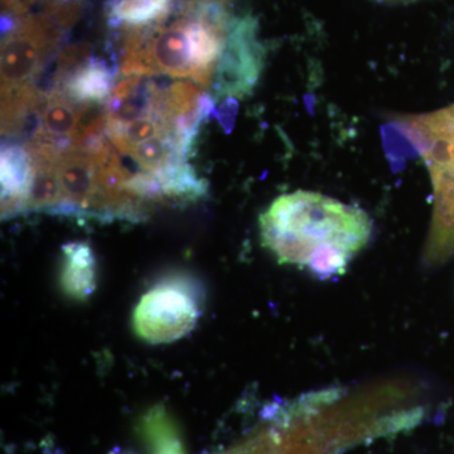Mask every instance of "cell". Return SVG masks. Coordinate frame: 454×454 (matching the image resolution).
<instances>
[{
  "label": "cell",
  "instance_id": "1",
  "mask_svg": "<svg viewBox=\"0 0 454 454\" xmlns=\"http://www.w3.org/2000/svg\"><path fill=\"white\" fill-rule=\"evenodd\" d=\"M259 225L262 245L280 264L309 269L319 279L345 273L372 230L365 211L309 191L278 197Z\"/></svg>",
  "mask_w": 454,
  "mask_h": 454
},
{
  "label": "cell",
  "instance_id": "2",
  "mask_svg": "<svg viewBox=\"0 0 454 454\" xmlns=\"http://www.w3.org/2000/svg\"><path fill=\"white\" fill-rule=\"evenodd\" d=\"M399 124L428 167L434 191V216L429 255L454 253V104L437 112L402 116Z\"/></svg>",
  "mask_w": 454,
  "mask_h": 454
},
{
  "label": "cell",
  "instance_id": "3",
  "mask_svg": "<svg viewBox=\"0 0 454 454\" xmlns=\"http://www.w3.org/2000/svg\"><path fill=\"white\" fill-rule=\"evenodd\" d=\"M202 310V293L190 278H164L143 294L133 315V327L146 342H175L195 328Z\"/></svg>",
  "mask_w": 454,
  "mask_h": 454
},
{
  "label": "cell",
  "instance_id": "4",
  "mask_svg": "<svg viewBox=\"0 0 454 454\" xmlns=\"http://www.w3.org/2000/svg\"><path fill=\"white\" fill-rule=\"evenodd\" d=\"M64 31L46 13L20 20L2 41V92L35 85Z\"/></svg>",
  "mask_w": 454,
  "mask_h": 454
},
{
  "label": "cell",
  "instance_id": "5",
  "mask_svg": "<svg viewBox=\"0 0 454 454\" xmlns=\"http://www.w3.org/2000/svg\"><path fill=\"white\" fill-rule=\"evenodd\" d=\"M258 20L234 17L219 59L212 90L214 98H243L252 94L264 67L265 49L258 38Z\"/></svg>",
  "mask_w": 454,
  "mask_h": 454
},
{
  "label": "cell",
  "instance_id": "6",
  "mask_svg": "<svg viewBox=\"0 0 454 454\" xmlns=\"http://www.w3.org/2000/svg\"><path fill=\"white\" fill-rule=\"evenodd\" d=\"M98 163L94 157L70 149L57 160V173L64 201L53 214L66 216L89 217L90 208L97 195Z\"/></svg>",
  "mask_w": 454,
  "mask_h": 454
},
{
  "label": "cell",
  "instance_id": "7",
  "mask_svg": "<svg viewBox=\"0 0 454 454\" xmlns=\"http://www.w3.org/2000/svg\"><path fill=\"white\" fill-rule=\"evenodd\" d=\"M0 160L3 217L16 216L25 210L27 193L31 186V157L25 145L3 143Z\"/></svg>",
  "mask_w": 454,
  "mask_h": 454
},
{
  "label": "cell",
  "instance_id": "8",
  "mask_svg": "<svg viewBox=\"0 0 454 454\" xmlns=\"http://www.w3.org/2000/svg\"><path fill=\"white\" fill-rule=\"evenodd\" d=\"M62 292L74 301H83L97 289V258L83 241L64 245L59 271Z\"/></svg>",
  "mask_w": 454,
  "mask_h": 454
},
{
  "label": "cell",
  "instance_id": "9",
  "mask_svg": "<svg viewBox=\"0 0 454 454\" xmlns=\"http://www.w3.org/2000/svg\"><path fill=\"white\" fill-rule=\"evenodd\" d=\"M115 77L116 67H110L106 59L90 57L61 86L55 88L64 90L80 106L104 104L112 95Z\"/></svg>",
  "mask_w": 454,
  "mask_h": 454
},
{
  "label": "cell",
  "instance_id": "10",
  "mask_svg": "<svg viewBox=\"0 0 454 454\" xmlns=\"http://www.w3.org/2000/svg\"><path fill=\"white\" fill-rule=\"evenodd\" d=\"M137 434L146 454H187L178 424L163 404L152 406L139 418Z\"/></svg>",
  "mask_w": 454,
  "mask_h": 454
},
{
  "label": "cell",
  "instance_id": "11",
  "mask_svg": "<svg viewBox=\"0 0 454 454\" xmlns=\"http://www.w3.org/2000/svg\"><path fill=\"white\" fill-rule=\"evenodd\" d=\"M82 106L71 100L64 90H51L41 106L37 131L55 138L73 139Z\"/></svg>",
  "mask_w": 454,
  "mask_h": 454
},
{
  "label": "cell",
  "instance_id": "12",
  "mask_svg": "<svg viewBox=\"0 0 454 454\" xmlns=\"http://www.w3.org/2000/svg\"><path fill=\"white\" fill-rule=\"evenodd\" d=\"M160 179L167 201L195 202L207 193V181L199 178L187 162H173L154 173Z\"/></svg>",
  "mask_w": 454,
  "mask_h": 454
},
{
  "label": "cell",
  "instance_id": "13",
  "mask_svg": "<svg viewBox=\"0 0 454 454\" xmlns=\"http://www.w3.org/2000/svg\"><path fill=\"white\" fill-rule=\"evenodd\" d=\"M173 0H110L109 25L143 27L169 17Z\"/></svg>",
  "mask_w": 454,
  "mask_h": 454
},
{
  "label": "cell",
  "instance_id": "14",
  "mask_svg": "<svg viewBox=\"0 0 454 454\" xmlns=\"http://www.w3.org/2000/svg\"><path fill=\"white\" fill-rule=\"evenodd\" d=\"M32 166L33 177L23 212H52L64 201L59 173H57V162L32 160Z\"/></svg>",
  "mask_w": 454,
  "mask_h": 454
},
{
  "label": "cell",
  "instance_id": "15",
  "mask_svg": "<svg viewBox=\"0 0 454 454\" xmlns=\"http://www.w3.org/2000/svg\"><path fill=\"white\" fill-rule=\"evenodd\" d=\"M146 172L155 173L173 162H184L178 157L170 136L155 137L145 143L134 146L128 154Z\"/></svg>",
  "mask_w": 454,
  "mask_h": 454
},
{
  "label": "cell",
  "instance_id": "16",
  "mask_svg": "<svg viewBox=\"0 0 454 454\" xmlns=\"http://www.w3.org/2000/svg\"><path fill=\"white\" fill-rule=\"evenodd\" d=\"M90 47L88 44H74L67 47L57 59V73L55 86H61L80 67L90 59Z\"/></svg>",
  "mask_w": 454,
  "mask_h": 454
},
{
  "label": "cell",
  "instance_id": "17",
  "mask_svg": "<svg viewBox=\"0 0 454 454\" xmlns=\"http://www.w3.org/2000/svg\"><path fill=\"white\" fill-rule=\"evenodd\" d=\"M236 110H238V101L231 98H225L219 109L215 110L214 116H216L217 121L226 131H231L234 127Z\"/></svg>",
  "mask_w": 454,
  "mask_h": 454
},
{
  "label": "cell",
  "instance_id": "18",
  "mask_svg": "<svg viewBox=\"0 0 454 454\" xmlns=\"http://www.w3.org/2000/svg\"><path fill=\"white\" fill-rule=\"evenodd\" d=\"M116 454H134V453H131V452H119V450H118V452H116Z\"/></svg>",
  "mask_w": 454,
  "mask_h": 454
}]
</instances>
